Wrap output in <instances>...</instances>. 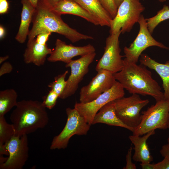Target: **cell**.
<instances>
[{"label":"cell","instance_id":"1","mask_svg":"<svg viewBox=\"0 0 169 169\" xmlns=\"http://www.w3.org/2000/svg\"><path fill=\"white\" fill-rule=\"evenodd\" d=\"M123 62L122 69L114 74V75L124 89L131 94L151 96L156 101L164 99L161 87L146 66L125 59Z\"/></svg>","mask_w":169,"mask_h":169},{"label":"cell","instance_id":"2","mask_svg":"<svg viewBox=\"0 0 169 169\" xmlns=\"http://www.w3.org/2000/svg\"><path fill=\"white\" fill-rule=\"evenodd\" d=\"M31 29L28 36L29 41L38 34L54 32L62 35L74 43L81 40L93 39L90 36L80 33L70 27L44 0H39L33 13Z\"/></svg>","mask_w":169,"mask_h":169},{"label":"cell","instance_id":"3","mask_svg":"<svg viewBox=\"0 0 169 169\" xmlns=\"http://www.w3.org/2000/svg\"><path fill=\"white\" fill-rule=\"evenodd\" d=\"M10 115V120L15 135L21 136L44 128L49 117L42 102L38 100H23L18 101Z\"/></svg>","mask_w":169,"mask_h":169},{"label":"cell","instance_id":"4","mask_svg":"<svg viewBox=\"0 0 169 169\" xmlns=\"http://www.w3.org/2000/svg\"><path fill=\"white\" fill-rule=\"evenodd\" d=\"M139 125L133 135L141 136L156 129L165 130L169 124V99L156 101V104L143 111Z\"/></svg>","mask_w":169,"mask_h":169},{"label":"cell","instance_id":"5","mask_svg":"<svg viewBox=\"0 0 169 169\" xmlns=\"http://www.w3.org/2000/svg\"><path fill=\"white\" fill-rule=\"evenodd\" d=\"M66 112L67 116L66 124L61 132L53 139L51 150L65 148L72 136L86 135L90 129V125L74 108L68 107Z\"/></svg>","mask_w":169,"mask_h":169},{"label":"cell","instance_id":"6","mask_svg":"<svg viewBox=\"0 0 169 169\" xmlns=\"http://www.w3.org/2000/svg\"><path fill=\"white\" fill-rule=\"evenodd\" d=\"M8 155L6 161L0 164V169H22L29 156L27 135H14L0 147V155Z\"/></svg>","mask_w":169,"mask_h":169},{"label":"cell","instance_id":"7","mask_svg":"<svg viewBox=\"0 0 169 169\" xmlns=\"http://www.w3.org/2000/svg\"><path fill=\"white\" fill-rule=\"evenodd\" d=\"M145 9L140 0H124L111 21L110 34L120 30L123 34L130 32L134 25L138 22L141 13Z\"/></svg>","mask_w":169,"mask_h":169},{"label":"cell","instance_id":"8","mask_svg":"<svg viewBox=\"0 0 169 169\" xmlns=\"http://www.w3.org/2000/svg\"><path fill=\"white\" fill-rule=\"evenodd\" d=\"M117 117L124 124L134 129L141 121L140 111L149 103L148 99H142L139 95L132 94L114 100Z\"/></svg>","mask_w":169,"mask_h":169},{"label":"cell","instance_id":"9","mask_svg":"<svg viewBox=\"0 0 169 169\" xmlns=\"http://www.w3.org/2000/svg\"><path fill=\"white\" fill-rule=\"evenodd\" d=\"M138 23L139 30L137 35L129 47L125 46L124 48L125 60L137 63L142 52L147 48L152 46L169 50V47L156 40L151 36L143 15H141Z\"/></svg>","mask_w":169,"mask_h":169},{"label":"cell","instance_id":"10","mask_svg":"<svg viewBox=\"0 0 169 169\" xmlns=\"http://www.w3.org/2000/svg\"><path fill=\"white\" fill-rule=\"evenodd\" d=\"M124 89L116 81L112 87L93 100L88 103L76 102L74 108L90 125L93 119L100 109L108 103L124 97Z\"/></svg>","mask_w":169,"mask_h":169},{"label":"cell","instance_id":"11","mask_svg":"<svg viewBox=\"0 0 169 169\" xmlns=\"http://www.w3.org/2000/svg\"><path fill=\"white\" fill-rule=\"evenodd\" d=\"M121 30L110 34L106 38L103 54L96 67L98 72L101 70L109 71L113 74L120 71L124 66L122 56L120 55L119 37Z\"/></svg>","mask_w":169,"mask_h":169},{"label":"cell","instance_id":"12","mask_svg":"<svg viewBox=\"0 0 169 169\" xmlns=\"http://www.w3.org/2000/svg\"><path fill=\"white\" fill-rule=\"evenodd\" d=\"M96 55L95 52L91 53L66 64L65 67L70 68L71 73L66 80V86L59 98L64 99L75 93L79 84L88 72L89 66L93 62Z\"/></svg>","mask_w":169,"mask_h":169},{"label":"cell","instance_id":"13","mask_svg":"<svg viewBox=\"0 0 169 169\" xmlns=\"http://www.w3.org/2000/svg\"><path fill=\"white\" fill-rule=\"evenodd\" d=\"M116 80L114 74L105 70L97 72L89 84L83 87L79 93V101L82 103L90 102L110 89Z\"/></svg>","mask_w":169,"mask_h":169},{"label":"cell","instance_id":"14","mask_svg":"<svg viewBox=\"0 0 169 169\" xmlns=\"http://www.w3.org/2000/svg\"><path fill=\"white\" fill-rule=\"evenodd\" d=\"M55 45L54 49L47 58L50 62L59 61L67 64L75 56H81L95 51L94 47L90 44L83 46H76L71 44H67L59 39H57Z\"/></svg>","mask_w":169,"mask_h":169},{"label":"cell","instance_id":"15","mask_svg":"<svg viewBox=\"0 0 169 169\" xmlns=\"http://www.w3.org/2000/svg\"><path fill=\"white\" fill-rule=\"evenodd\" d=\"M53 10L60 15L72 14L80 17L95 25H100L99 21L80 5L73 0L59 2L53 7Z\"/></svg>","mask_w":169,"mask_h":169},{"label":"cell","instance_id":"16","mask_svg":"<svg viewBox=\"0 0 169 169\" xmlns=\"http://www.w3.org/2000/svg\"><path fill=\"white\" fill-rule=\"evenodd\" d=\"M52 50L47 45L38 43L35 38L28 41L23 54V60L26 64L33 63L38 66L43 65L48 54Z\"/></svg>","mask_w":169,"mask_h":169},{"label":"cell","instance_id":"17","mask_svg":"<svg viewBox=\"0 0 169 169\" xmlns=\"http://www.w3.org/2000/svg\"><path fill=\"white\" fill-rule=\"evenodd\" d=\"M155 134V130L150 131L141 137L140 136L132 135L129 138L134 145V153L132 157L133 160L136 162H151L153 158L151 155L147 141L151 136Z\"/></svg>","mask_w":169,"mask_h":169},{"label":"cell","instance_id":"18","mask_svg":"<svg viewBox=\"0 0 169 169\" xmlns=\"http://www.w3.org/2000/svg\"><path fill=\"white\" fill-rule=\"evenodd\" d=\"M98 123L123 127L132 132L134 131L133 129L124 124L117 116L114 101L106 104L95 115L92 125Z\"/></svg>","mask_w":169,"mask_h":169},{"label":"cell","instance_id":"19","mask_svg":"<svg viewBox=\"0 0 169 169\" xmlns=\"http://www.w3.org/2000/svg\"><path fill=\"white\" fill-rule=\"evenodd\" d=\"M140 64L155 70L161 79L165 99H169V60L165 64L160 63L148 55L142 54L139 59Z\"/></svg>","mask_w":169,"mask_h":169},{"label":"cell","instance_id":"20","mask_svg":"<svg viewBox=\"0 0 169 169\" xmlns=\"http://www.w3.org/2000/svg\"><path fill=\"white\" fill-rule=\"evenodd\" d=\"M21 3L23 6L21 20L15 39L19 43L23 44L25 42L28 36L29 27L32 22L35 8L28 0H21Z\"/></svg>","mask_w":169,"mask_h":169},{"label":"cell","instance_id":"21","mask_svg":"<svg viewBox=\"0 0 169 169\" xmlns=\"http://www.w3.org/2000/svg\"><path fill=\"white\" fill-rule=\"evenodd\" d=\"M96 17L101 26L110 27L112 18L98 0H73Z\"/></svg>","mask_w":169,"mask_h":169},{"label":"cell","instance_id":"22","mask_svg":"<svg viewBox=\"0 0 169 169\" xmlns=\"http://www.w3.org/2000/svg\"><path fill=\"white\" fill-rule=\"evenodd\" d=\"M17 97V93L13 89H6L0 91V117L4 116L16 106L18 102Z\"/></svg>","mask_w":169,"mask_h":169},{"label":"cell","instance_id":"23","mask_svg":"<svg viewBox=\"0 0 169 169\" xmlns=\"http://www.w3.org/2000/svg\"><path fill=\"white\" fill-rule=\"evenodd\" d=\"M169 19V7L164 5L162 9L155 16L146 18L148 30L152 34L156 27L161 22Z\"/></svg>","mask_w":169,"mask_h":169},{"label":"cell","instance_id":"24","mask_svg":"<svg viewBox=\"0 0 169 169\" xmlns=\"http://www.w3.org/2000/svg\"><path fill=\"white\" fill-rule=\"evenodd\" d=\"M14 135L15 131L13 125L7 122L4 116L0 117V147Z\"/></svg>","mask_w":169,"mask_h":169},{"label":"cell","instance_id":"25","mask_svg":"<svg viewBox=\"0 0 169 169\" xmlns=\"http://www.w3.org/2000/svg\"><path fill=\"white\" fill-rule=\"evenodd\" d=\"M68 73V71L66 70L63 74L59 75L55 77L54 81L48 85L51 90L58 95L59 98L66 86L67 81L65 80V78Z\"/></svg>","mask_w":169,"mask_h":169},{"label":"cell","instance_id":"26","mask_svg":"<svg viewBox=\"0 0 169 169\" xmlns=\"http://www.w3.org/2000/svg\"><path fill=\"white\" fill-rule=\"evenodd\" d=\"M58 98L59 96L53 90H51L44 97L42 102L43 104L46 108L51 110L55 105Z\"/></svg>","mask_w":169,"mask_h":169},{"label":"cell","instance_id":"27","mask_svg":"<svg viewBox=\"0 0 169 169\" xmlns=\"http://www.w3.org/2000/svg\"><path fill=\"white\" fill-rule=\"evenodd\" d=\"M104 8L112 19L115 17L118 10L114 0H98Z\"/></svg>","mask_w":169,"mask_h":169},{"label":"cell","instance_id":"28","mask_svg":"<svg viewBox=\"0 0 169 169\" xmlns=\"http://www.w3.org/2000/svg\"><path fill=\"white\" fill-rule=\"evenodd\" d=\"M132 148L131 146L129 149L126 156V165L123 168L124 169H136V166L132 161Z\"/></svg>","mask_w":169,"mask_h":169},{"label":"cell","instance_id":"29","mask_svg":"<svg viewBox=\"0 0 169 169\" xmlns=\"http://www.w3.org/2000/svg\"><path fill=\"white\" fill-rule=\"evenodd\" d=\"M51 33L46 32L40 33L37 36L36 39V42L42 45H46Z\"/></svg>","mask_w":169,"mask_h":169},{"label":"cell","instance_id":"30","mask_svg":"<svg viewBox=\"0 0 169 169\" xmlns=\"http://www.w3.org/2000/svg\"><path fill=\"white\" fill-rule=\"evenodd\" d=\"M12 64L8 62H5L2 64L0 68V76L10 73L13 70Z\"/></svg>","mask_w":169,"mask_h":169},{"label":"cell","instance_id":"31","mask_svg":"<svg viewBox=\"0 0 169 169\" xmlns=\"http://www.w3.org/2000/svg\"><path fill=\"white\" fill-rule=\"evenodd\" d=\"M155 169H169V159L164 157L161 161L155 164Z\"/></svg>","mask_w":169,"mask_h":169},{"label":"cell","instance_id":"32","mask_svg":"<svg viewBox=\"0 0 169 169\" xmlns=\"http://www.w3.org/2000/svg\"><path fill=\"white\" fill-rule=\"evenodd\" d=\"M8 8L9 3L7 0H0V14L6 13Z\"/></svg>","mask_w":169,"mask_h":169},{"label":"cell","instance_id":"33","mask_svg":"<svg viewBox=\"0 0 169 169\" xmlns=\"http://www.w3.org/2000/svg\"><path fill=\"white\" fill-rule=\"evenodd\" d=\"M160 153L163 157H166L169 159V144L163 145L160 150Z\"/></svg>","mask_w":169,"mask_h":169},{"label":"cell","instance_id":"34","mask_svg":"<svg viewBox=\"0 0 169 169\" xmlns=\"http://www.w3.org/2000/svg\"><path fill=\"white\" fill-rule=\"evenodd\" d=\"M149 162H141L140 165L142 169H155L154 164Z\"/></svg>","mask_w":169,"mask_h":169},{"label":"cell","instance_id":"35","mask_svg":"<svg viewBox=\"0 0 169 169\" xmlns=\"http://www.w3.org/2000/svg\"><path fill=\"white\" fill-rule=\"evenodd\" d=\"M63 0H44L51 7H53L59 2Z\"/></svg>","mask_w":169,"mask_h":169},{"label":"cell","instance_id":"36","mask_svg":"<svg viewBox=\"0 0 169 169\" xmlns=\"http://www.w3.org/2000/svg\"><path fill=\"white\" fill-rule=\"evenodd\" d=\"M5 34V30L4 28L2 26H0V38L1 39L3 38Z\"/></svg>","mask_w":169,"mask_h":169},{"label":"cell","instance_id":"37","mask_svg":"<svg viewBox=\"0 0 169 169\" xmlns=\"http://www.w3.org/2000/svg\"><path fill=\"white\" fill-rule=\"evenodd\" d=\"M9 57L8 55H6L4 56H2L0 57V64L4 62Z\"/></svg>","mask_w":169,"mask_h":169},{"label":"cell","instance_id":"38","mask_svg":"<svg viewBox=\"0 0 169 169\" xmlns=\"http://www.w3.org/2000/svg\"><path fill=\"white\" fill-rule=\"evenodd\" d=\"M32 4V5L36 8L38 4V3L39 0H28Z\"/></svg>","mask_w":169,"mask_h":169},{"label":"cell","instance_id":"39","mask_svg":"<svg viewBox=\"0 0 169 169\" xmlns=\"http://www.w3.org/2000/svg\"><path fill=\"white\" fill-rule=\"evenodd\" d=\"M123 0H114L115 4L118 8Z\"/></svg>","mask_w":169,"mask_h":169},{"label":"cell","instance_id":"40","mask_svg":"<svg viewBox=\"0 0 169 169\" xmlns=\"http://www.w3.org/2000/svg\"><path fill=\"white\" fill-rule=\"evenodd\" d=\"M159 2H164L166 1V0H158Z\"/></svg>","mask_w":169,"mask_h":169},{"label":"cell","instance_id":"41","mask_svg":"<svg viewBox=\"0 0 169 169\" xmlns=\"http://www.w3.org/2000/svg\"><path fill=\"white\" fill-rule=\"evenodd\" d=\"M167 143L169 144V136H168V137L167 138Z\"/></svg>","mask_w":169,"mask_h":169},{"label":"cell","instance_id":"42","mask_svg":"<svg viewBox=\"0 0 169 169\" xmlns=\"http://www.w3.org/2000/svg\"><path fill=\"white\" fill-rule=\"evenodd\" d=\"M168 128L169 129V125H168Z\"/></svg>","mask_w":169,"mask_h":169},{"label":"cell","instance_id":"43","mask_svg":"<svg viewBox=\"0 0 169 169\" xmlns=\"http://www.w3.org/2000/svg\"></svg>","mask_w":169,"mask_h":169}]
</instances>
